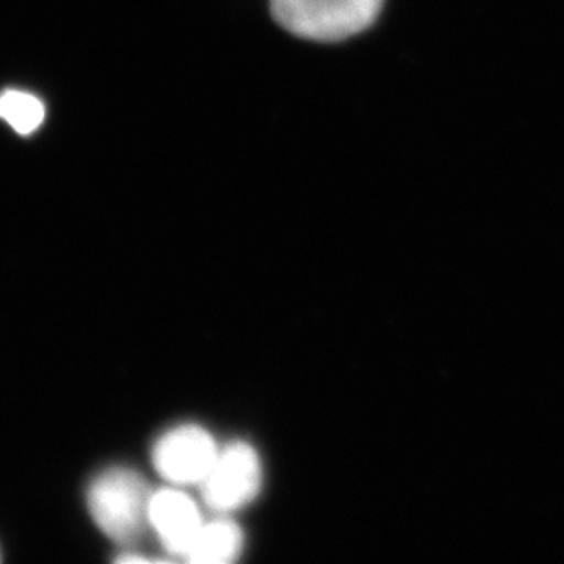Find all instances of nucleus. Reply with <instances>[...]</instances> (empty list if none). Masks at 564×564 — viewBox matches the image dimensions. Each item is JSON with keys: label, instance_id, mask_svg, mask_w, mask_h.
<instances>
[{"label": "nucleus", "instance_id": "1", "mask_svg": "<svg viewBox=\"0 0 564 564\" xmlns=\"http://www.w3.org/2000/svg\"><path fill=\"white\" fill-rule=\"evenodd\" d=\"M383 0H271L272 17L293 35L335 43L377 21Z\"/></svg>", "mask_w": 564, "mask_h": 564}, {"label": "nucleus", "instance_id": "6", "mask_svg": "<svg viewBox=\"0 0 564 564\" xmlns=\"http://www.w3.org/2000/svg\"><path fill=\"white\" fill-rule=\"evenodd\" d=\"M243 550V533L229 519L203 522L185 560L194 564H225L238 560Z\"/></svg>", "mask_w": 564, "mask_h": 564}, {"label": "nucleus", "instance_id": "4", "mask_svg": "<svg viewBox=\"0 0 564 564\" xmlns=\"http://www.w3.org/2000/svg\"><path fill=\"white\" fill-rule=\"evenodd\" d=\"M218 453V444L207 430L185 424L155 442L152 460L158 474L172 485H202Z\"/></svg>", "mask_w": 564, "mask_h": 564}, {"label": "nucleus", "instance_id": "7", "mask_svg": "<svg viewBox=\"0 0 564 564\" xmlns=\"http://www.w3.org/2000/svg\"><path fill=\"white\" fill-rule=\"evenodd\" d=\"M44 105L39 97L21 90L0 94V119H4L17 133L30 135L43 124Z\"/></svg>", "mask_w": 564, "mask_h": 564}, {"label": "nucleus", "instance_id": "5", "mask_svg": "<svg viewBox=\"0 0 564 564\" xmlns=\"http://www.w3.org/2000/svg\"><path fill=\"white\" fill-rule=\"evenodd\" d=\"M149 524L154 528L166 552L185 557L202 530L203 517L187 494L169 488L152 494Z\"/></svg>", "mask_w": 564, "mask_h": 564}, {"label": "nucleus", "instance_id": "3", "mask_svg": "<svg viewBox=\"0 0 564 564\" xmlns=\"http://www.w3.org/2000/svg\"><path fill=\"white\" fill-rule=\"evenodd\" d=\"M199 486L205 505L218 513L249 505L261 488V460L254 447L247 442H232L219 449L213 468Z\"/></svg>", "mask_w": 564, "mask_h": 564}, {"label": "nucleus", "instance_id": "2", "mask_svg": "<svg viewBox=\"0 0 564 564\" xmlns=\"http://www.w3.org/2000/svg\"><path fill=\"white\" fill-rule=\"evenodd\" d=\"M149 485L133 469L110 468L91 482L88 508L97 527L119 543H130L149 524Z\"/></svg>", "mask_w": 564, "mask_h": 564}]
</instances>
